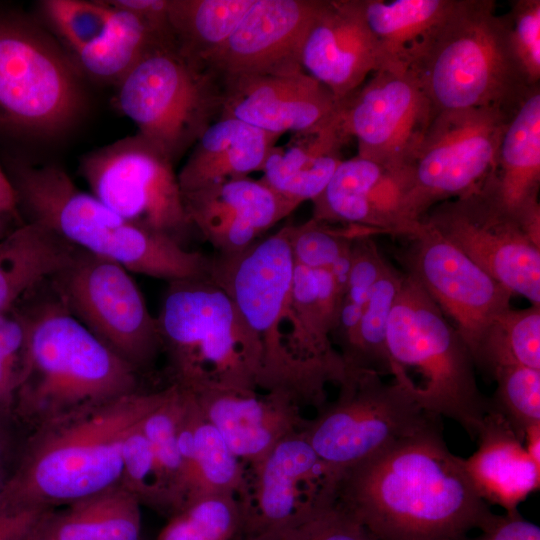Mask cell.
I'll return each instance as SVG.
<instances>
[{"label":"cell","mask_w":540,"mask_h":540,"mask_svg":"<svg viewBox=\"0 0 540 540\" xmlns=\"http://www.w3.org/2000/svg\"><path fill=\"white\" fill-rule=\"evenodd\" d=\"M334 497L373 540H462L497 515L448 449L442 428L340 470Z\"/></svg>","instance_id":"obj_1"},{"label":"cell","mask_w":540,"mask_h":540,"mask_svg":"<svg viewBox=\"0 0 540 540\" xmlns=\"http://www.w3.org/2000/svg\"><path fill=\"white\" fill-rule=\"evenodd\" d=\"M290 225L241 253L212 258L210 279L231 297L257 341L259 388L319 410L327 402L326 385H338L347 369L340 353L318 346L295 308Z\"/></svg>","instance_id":"obj_2"},{"label":"cell","mask_w":540,"mask_h":540,"mask_svg":"<svg viewBox=\"0 0 540 540\" xmlns=\"http://www.w3.org/2000/svg\"><path fill=\"white\" fill-rule=\"evenodd\" d=\"M169 389H140L28 432L1 493L0 513L52 509L121 483L126 436Z\"/></svg>","instance_id":"obj_3"},{"label":"cell","mask_w":540,"mask_h":540,"mask_svg":"<svg viewBox=\"0 0 540 540\" xmlns=\"http://www.w3.org/2000/svg\"><path fill=\"white\" fill-rule=\"evenodd\" d=\"M37 289L13 309L25 332L14 420L26 434L141 389L140 374L77 320L52 287L44 299Z\"/></svg>","instance_id":"obj_4"},{"label":"cell","mask_w":540,"mask_h":540,"mask_svg":"<svg viewBox=\"0 0 540 540\" xmlns=\"http://www.w3.org/2000/svg\"><path fill=\"white\" fill-rule=\"evenodd\" d=\"M20 217L71 246L168 283L210 278L212 258L121 217L57 165L14 163L7 172Z\"/></svg>","instance_id":"obj_5"},{"label":"cell","mask_w":540,"mask_h":540,"mask_svg":"<svg viewBox=\"0 0 540 540\" xmlns=\"http://www.w3.org/2000/svg\"><path fill=\"white\" fill-rule=\"evenodd\" d=\"M495 11L492 0H453L408 69L436 114L481 107L515 110L535 87L513 56L505 15Z\"/></svg>","instance_id":"obj_6"},{"label":"cell","mask_w":540,"mask_h":540,"mask_svg":"<svg viewBox=\"0 0 540 540\" xmlns=\"http://www.w3.org/2000/svg\"><path fill=\"white\" fill-rule=\"evenodd\" d=\"M168 284L156 321L170 383L257 391L260 348L227 292L210 278Z\"/></svg>","instance_id":"obj_7"},{"label":"cell","mask_w":540,"mask_h":540,"mask_svg":"<svg viewBox=\"0 0 540 540\" xmlns=\"http://www.w3.org/2000/svg\"><path fill=\"white\" fill-rule=\"evenodd\" d=\"M393 373L420 374L414 385L421 406L459 423L476 440L489 411L480 391L472 354L456 328L421 285L404 274L387 332ZM393 375V374H392Z\"/></svg>","instance_id":"obj_8"},{"label":"cell","mask_w":540,"mask_h":540,"mask_svg":"<svg viewBox=\"0 0 540 540\" xmlns=\"http://www.w3.org/2000/svg\"><path fill=\"white\" fill-rule=\"evenodd\" d=\"M87 104L83 73L56 38L0 14V136L58 139L82 120Z\"/></svg>","instance_id":"obj_9"},{"label":"cell","mask_w":540,"mask_h":540,"mask_svg":"<svg viewBox=\"0 0 540 540\" xmlns=\"http://www.w3.org/2000/svg\"><path fill=\"white\" fill-rule=\"evenodd\" d=\"M338 386L336 399L326 402L302 429L335 474L402 440L441 428V417L421 406L414 382L404 372L385 383L377 373L347 368Z\"/></svg>","instance_id":"obj_10"},{"label":"cell","mask_w":540,"mask_h":540,"mask_svg":"<svg viewBox=\"0 0 540 540\" xmlns=\"http://www.w3.org/2000/svg\"><path fill=\"white\" fill-rule=\"evenodd\" d=\"M117 86L120 111L174 164L220 117L219 79L173 43L147 52Z\"/></svg>","instance_id":"obj_11"},{"label":"cell","mask_w":540,"mask_h":540,"mask_svg":"<svg viewBox=\"0 0 540 540\" xmlns=\"http://www.w3.org/2000/svg\"><path fill=\"white\" fill-rule=\"evenodd\" d=\"M50 284L70 313L139 374L162 353L156 317L120 264L77 249Z\"/></svg>","instance_id":"obj_12"},{"label":"cell","mask_w":540,"mask_h":540,"mask_svg":"<svg viewBox=\"0 0 540 540\" xmlns=\"http://www.w3.org/2000/svg\"><path fill=\"white\" fill-rule=\"evenodd\" d=\"M90 193L124 219L182 243L191 227L174 163L139 134L85 154Z\"/></svg>","instance_id":"obj_13"},{"label":"cell","mask_w":540,"mask_h":540,"mask_svg":"<svg viewBox=\"0 0 540 540\" xmlns=\"http://www.w3.org/2000/svg\"><path fill=\"white\" fill-rule=\"evenodd\" d=\"M515 110L481 107L435 115L409 166L419 219L435 205L481 188Z\"/></svg>","instance_id":"obj_14"},{"label":"cell","mask_w":540,"mask_h":540,"mask_svg":"<svg viewBox=\"0 0 540 540\" xmlns=\"http://www.w3.org/2000/svg\"><path fill=\"white\" fill-rule=\"evenodd\" d=\"M422 220L512 295L540 306V246L480 189L435 205Z\"/></svg>","instance_id":"obj_15"},{"label":"cell","mask_w":540,"mask_h":540,"mask_svg":"<svg viewBox=\"0 0 540 540\" xmlns=\"http://www.w3.org/2000/svg\"><path fill=\"white\" fill-rule=\"evenodd\" d=\"M436 115L409 70L381 69L341 100L344 134L355 138L357 156L398 167L410 166Z\"/></svg>","instance_id":"obj_16"},{"label":"cell","mask_w":540,"mask_h":540,"mask_svg":"<svg viewBox=\"0 0 540 540\" xmlns=\"http://www.w3.org/2000/svg\"><path fill=\"white\" fill-rule=\"evenodd\" d=\"M410 240L404 255L407 274L450 318L474 357L489 325L511 307L513 295L423 220Z\"/></svg>","instance_id":"obj_17"},{"label":"cell","mask_w":540,"mask_h":540,"mask_svg":"<svg viewBox=\"0 0 540 540\" xmlns=\"http://www.w3.org/2000/svg\"><path fill=\"white\" fill-rule=\"evenodd\" d=\"M312 219L364 229L373 236L412 237L422 220L415 213L410 168L355 156L344 159L312 201Z\"/></svg>","instance_id":"obj_18"},{"label":"cell","mask_w":540,"mask_h":540,"mask_svg":"<svg viewBox=\"0 0 540 540\" xmlns=\"http://www.w3.org/2000/svg\"><path fill=\"white\" fill-rule=\"evenodd\" d=\"M319 4L320 0H255L205 67L219 81L302 72L301 48Z\"/></svg>","instance_id":"obj_19"},{"label":"cell","mask_w":540,"mask_h":540,"mask_svg":"<svg viewBox=\"0 0 540 540\" xmlns=\"http://www.w3.org/2000/svg\"><path fill=\"white\" fill-rule=\"evenodd\" d=\"M248 475L250 496L241 536L257 540L279 530L304 503L329 488L335 473L300 430L281 440Z\"/></svg>","instance_id":"obj_20"},{"label":"cell","mask_w":540,"mask_h":540,"mask_svg":"<svg viewBox=\"0 0 540 540\" xmlns=\"http://www.w3.org/2000/svg\"><path fill=\"white\" fill-rule=\"evenodd\" d=\"M219 118H235L282 135L319 127L340 109L333 93L304 71L289 75H251L220 80Z\"/></svg>","instance_id":"obj_21"},{"label":"cell","mask_w":540,"mask_h":540,"mask_svg":"<svg viewBox=\"0 0 540 540\" xmlns=\"http://www.w3.org/2000/svg\"><path fill=\"white\" fill-rule=\"evenodd\" d=\"M300 64L339 101L358 89L368 75L384 69L358 0H320L301 48Z\"/></svg>","instance_id":"obj_22"},{"label":"cell","mask_w":540,"mask_h":540,"mask_svg":"<svg viewBox=\"0 0 540 540\" xmlns=\"http://www.w3.org/2000/svg\"><path fill=\"white\" fill-rule=\"evenodd\" d=\"M189 224L218 255L245 251L298 206L275 193L261 180H226L182 193Z\"/></svg>","instance_id":"obj_23"},{"label":"cell","mask_w":540,"mask_h":540,"mask_svg":"<svg viewBox=\"0 0 540 540\" xmlns=\"http://www.w3.org/2000/svg\"><path fill=\"white\" fill-rule=\"evenodd\" d=\"M187 390L247 470L261 462L285 437L302 430L307 422L301 407L281 392L259 394L214 385Z\"/></svg>","instance_id":"obj_24"},{"label":"cell","mask_w":540,"mask_h":540,"mask_svg":"<svg viewBox=\"0 0 540 540\" xmlns=\"http://www.w3.org/2000/svg\"><path fill=\"white\" fill-rule=\"evenodd\" d=\"M540 85L530 89L508 121L494 167L480 190L540 246Z\"/></svg>","instance_id":"obj_25"},{"label":"cell","mask_w":540,"mask_h":540,"mask_svg":"<svg viewBox=\"0 0 540 540\" xmlns=\"http://www.w3.org/2000/svg\"><path fill=\"white\" fill-rule=\"evenodd\" d=\"M478 448L462 466L478 495L511 512L539 488L540 464L528 454L510 424L491 410L478 432Z\"/></svg>","instance_id":"obj_26"},{"label":"cell","mask_w":540,"mask_h":540,"mask_svg":"<svg viewBox=\"0 0 540 540\" xmlns=\"http://www.w3.org/2000/svg\"><path fill=\"white\" fill-rule=\"evenodd\" d=\"M181 390L178 444L183 461L184 504L218 493L236 495L246 504L250 496L247 467L204 417L193 394L185 388Z\"/></svg>","instance_id":"obj_27"},{"label":"cell","mask_w":540,"mask_h":540,"mask_svg":"<svg viewBox=\"0 0 540 540\" xmlns=\"http://www.w3.org/2000/svg\"><path fill=\"white\" fill-rule=\"evenodd\" d=\"M348 140L338 112L333 120L293 133L283 146L275 145L265 161L260 180L297 206L305 201L312 202L344 160L341 151Z\"/></svg>","instance_id":"obj_28"},{"label":"cell","mask_w":540,"mask_h":540,"mask_svg":"<svg viewBox=\"0 0 540 540\" xmlns=\"http://www.w3.org/2000/svg\"><path fill=\"white\" fill-rule=\"evenodd\" d=\"M281 135L235 118H219L199 137L177 173L182 193L262 171Z\"/></svg>","instance_id":"obj_29"},{"label":"cell","mask_w":540,"mask_h":540,"mask_svg":"<svg viewBox=\"0 0 540 540\" xmlns=\"http://www.w3.org/2000/svg\"><path fill=\"white\" fill-rule=\"evenodd\" d=\"M140 507L119 483L47 510L27 540H142Z\"/></svg>","instance_id":"obj_30"},{"label":"cell","mask_w":540,"mask_h":540,"mask_svg":"<svg viewBox=\"0 0 540 540\" xmlns=\"http://www.w3.org/2000/svg\"><path fill=\"white\" fill-rule=\"evenodd\" d=\"M77 248L36 224L22 222L0 240V314L50 281Z\"/></svg>","instance_id":"obj_31"},{"label":"cell","mask_w":540,"mask_h":540,"mask_svg":"<svg viewBox=\"0 0 540 540\" xmlns=\"http://www.w3.org/2000/svg\"><path fill=\"white\" fill-rule=\"evenodd\" d=\"M453 0H358L376 40L384 69L408 70L450 9Z\"/></svg>","instance_id":"obj_32"},{"label":"cell","mask_w":540,"mask_h":540,"mask_svg":"<svg viewBox=\"0 0 540 540\" xmlns=\"http://www.w3.org/2000/svg\"><path fill=\"white\" fill-rule=\"evenodd\" d=\"M255 0H169L168 23L176 49L205 67ZM206 68V67H205Z\"/></svg>","instance_id":"obj_33"},{"label":"cell","mask_w":540,"mask_h":540,"mask_svg":"<svg viewBox=\"0 0 540 540\" xmlns=\"http://www.w3.org/2000/svg\"><path fill=\"white\" fill-rule=\"evenodd\" d=\"M39 8L56 40L72 59L118 39L130 20L128 11L107 1L45 0Z\"/></svg>","instance_id":"obj_34"},{"label":"cell","mask_w":540,"mask_h":540,"mask_svg":"<svg viewBox=\"0 0 540 540\" xmlns=\"http://www.w3.org/2000/svg\"><path fill=\"white\" fill-rule=\"evenodd\" d=\"M404 274L389 263L373 286L357 327L339 353L349 369L393 374L387 344L388 323Z\"/></svg>","instance_id":"obj_35"},{"label":"cell","mask_w":540,"mask_h":540,"mask_svg":"<svg viewBox=\"0 0 540 540\" xmlns=\"http://www.w3.org/2000/svg\"><path fill=\"white\" fill-rule=\"evenodd\" d=\"M166 398L141 422L149 441L159 496V510L170 517L185 502L183 461L178 444V423L182 407V390L169 383Z\"/></svg>","instance_id":"obj_36"},{"label":"cell","mask_w":540,"mask_h":540,"mask_svg":"<svg viewBox=\"0 0 540 540\" xmlns=\"http://www.w3.org/2000/svg\"><path fill=\"white\" fill-rule=\"evenodd\" d=\"M473 359L490 376L496 368L512 364L540 370V306L510 307L501 313L487 328Z\"/></svg>","instance_id":"obj_37"},{"label":"cell","mask_w":540,"mask_h":540,"mask_svg":"<svg viewBox=\"0 0 540 540\" xmlns=\"http://www.w3.org/2000/svg\"><path fill=\"white\" fill-rule=\"evenodd\" d=\"M244 505L233 494L218 493L187 501L168 517L156 540H237Z\"/></svg>","instance_id":"obj_38"},{"label":"cell","mask_w":540,"mask_h":540,"mask_svg":"<svg viewBox=\"0 0 540 540\" xmlns=\"http://www.w3.org/2000/svg\"><path fill=\"white\" fill-rule=\"evenodd\" d=\"M292 298L299 316L318 346L327 353H339L331 341V334L342 295L331 273L294 263Z\"/></svg>","instance_id":"obj_39"},{"label":"cell","mask_w":540,"mask_h":540,"mask_svg":"<svg viewBox=\"0 0 540 540\" xmlns=\"http://www.w3.org/2000/svg\"><path fill=\"white\" fill-rule=\"evenodd\" d=\"M387 264L371 236L358 237L353 241L348 279L331 334V341L339 347L338 351L357 327L373 286Z\"/></svg>","instance_id":"obj_40"},{"label":"cell","mask_w":540,"mask_h":540,"mask_svg":"<svg viewBox=\"0 0 540 540\" xmlns=\"http://www.w3.org/2000/svg\"><path fill=\"white\" fill-rule=\"evenodd\" d=\"M496 389L489 408L505 418L521 442L528 429L540 424V370L519 364L496 368Z\"/></svg>","instance_id":"obj_41"},{"label":"cell","mask_w":540,"mask_h":540,"mask_svg":"<svg viewBox=\"0 0 540 540\" xmlns=\"http://www.w3.org/2000/svg\"><path fill=\"white\" fill-rule=\"evenodd\" d=\"M266 536L281 540H373L331 490L304 503L284 526Z\"/></svg>","instance_id":"obj_42"},{"label":"cell","mask_w":540,"mask_h":540,"mask_svg":"<svg viewBox=\"0 0 540 540\" xmlns=\"http://www.w3.org/2000/svg\"><path fill=\"white\" fill-rule=\"evenodd\" d=\"M362 236L373 235L361 228H337L311 218L301 225H290L289 243L295 264L328 270L349 255L353 241Z\"/></svg>","instance_id":"obj_43"},{"label":"cell","mask_w":540,"mask_h":540,"mask_svg":"<svg viewBox=\"0 0 540 540\" xmlns=\"http://www.w3.org/2000/svg\"><path fill=\"white\" fill-rule=\"evenodd\" d=\"M511 51L529 86L540 80V1L514 0L505 14Z\"/></svg>","instance_id":"obj_44"},{"label":"cell","mask_w":540,"mask_h":540,"mask_svg":"<svg viewBox=\"0 0 540 540\" xmlns=\"http://www.w3.org/2000/svg\"><path fill=\"white\" fill-rule=\"evenodd\" d=\"M25 332L14 310L0 314V418L14 420V406L20 384ZM16 423V422H15Z\"/></svg>","instance_id":"obj_45"},{"label":"cell","mask_w":540,"mask_h":540,"mask_svg":"<svg viewBox=\"0 0 540 540\" xmlns=\"http://www.w3.org/2000/svg\"><path fill=\"white\" fill-rule=\"evenodd\" d=\"M141 422L129 432L122 446L121 484L137 497L141 505L158 511L159 496L153 457Z\"/></svg>","instance_id":"obj_46"},{"label":"cell","mask_w":540,"mask_h":540,"mask_svg":"<svg viewBox=\"0 0 540 540\" xmlns=\"http://www.w3.org/2000/svg\"><path fill=\"white\" fill-rule=\"evenodd\" d=\"M480 532L476 537L466 536L462 540H540V527L525 519L518 509L497 514Z\"/></svg>","instance_id":"obj_47"},{"label":"cell","mask_w":540,"mask_h":540,"mask_svg":"<svg viewBox=\"0 0 540 540\" xmlns=\"http://www.w3.org/2000/svg\"><path fill=\"white\" fill-rule=\"evenodd\" d=\"M49 509L28 508L0 513V540H27L43 514Z\"/></svg>","instance_id":"obj_48"},{"label":"cell","mask_w":540,"mask_h":540,"mask_svg":"<svg viewBox=\"0 0 540 540\" xmlns=\"http://www.w3.org/2000/svg\"><path fill=\"white\" fill-rule=\"evenodd\" d=\"M19 426L0 418V465L12 469L18 456L23 438L17 433ZM11 472V471H10Z\"/></svg>","instance_id":"obj_49"},{"label":"cell","mask_w":540,"mask_h":540,"mask_svg":"<svg viewBox=\"0 0 540 540\" xmlns=\"http://www.w3.org/2000/svg\"><path fill=\"white\" fill-rule=\"evenodd\" d=\"M0 214L11 216L19 220L17 200L7 173L0 168Z\"/></svg>","instance_id":"obj_50"},{"label":"cell","mask_w":540,"mask_h":540,"mask_svg":"<svg viewBox=\"0 0 540 540\" xmlns=\"http://www.w3.org/2000/svg\"><path fill=\"white\" fill-rule=\"evenodd\" d=\"M523 444L531 458L540 464V424L527 430Z\"/></svg>","instance_id":"obj_51"},{"label":"cell","mask_w":540,"mask_h":540,"mask_svg":"<svg viewBox=\"0 0 540 540\" xmlns=\"http://www.w3.org/2000/svg\"><path fill=\"white\" fill-rule=\"evenodd\" d=\"M7 220H17L11 216L0 214V240L6 236L13 228L7 229Z\"/></svg>","instance_id":"obj_52"},{"label":"cell","mask_w":540,"mask_h":540,"mask_svg":"<svg viewBox=\"0 0 540 540\" xmlns=\"http://www.w3.org/2000/svg\"><path fill=\"white\" fill-rule=\"evenodd\" d=\"M10 469L3 466V465H0V496H1V493L3 491V488H4V485H5V482L10 474Z\"/></svg>","instance_id":"obj_53"},{"label":"cell","mask_w":540,"mask_h":540,"mask_svg":"<svg viewBox=\"0 0 540 540\" xmlns=\"http://www.w3.org/2000/svg\"><path fill=\"white\" fill-rule=\"evenodd\" d=\"M258 540H281V539H279L277 537H274V536H266V537H262V538H260Z\"/></svg>","instance_id":"obj_54"},{"label":"cell","mask_w":540,"mask_h":540,"mask_svg":"<svg viewBox=\"0 0 540 540\" xmlns=\"http://www.w3.org/2000/svg\"><path fill=\"white\" fill-rule=\"evenodd\" d=\"M237 540H246L242 536H240Z\"/></svg>","instance_id":"obj_55"}]
</instances>
